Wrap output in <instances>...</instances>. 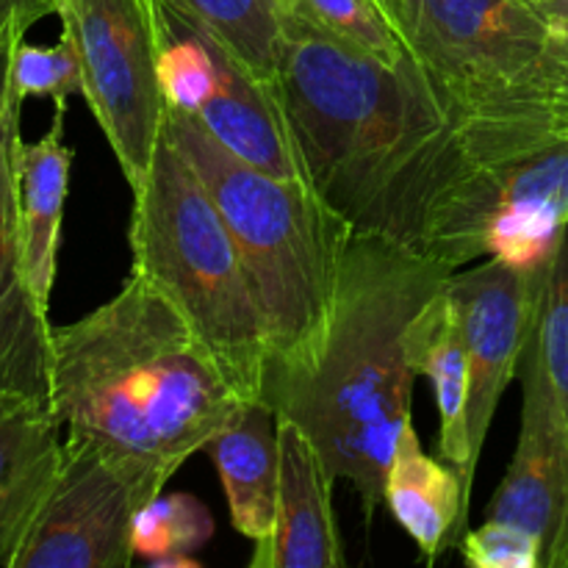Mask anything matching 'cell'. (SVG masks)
<instances>
[{"label":"cell","instance_id":"6da1fadb","mask_svg":"<svg viewBox=\"0 0 568 568\" xmlns=\"http://www.w3.org/2000/svg\"><path fill=\"white\" fill-rule=\"evenodd\" d=\"M283 22L277 103L305 181L355 233L422 253L433 211L464 172V139L419 75Z\"/></svg>","mask_w":568,"mask_h":568},{"label":"cell","instance_id":"7a4b0ae2","mask_svg":"<svg viewBox=\"0 0 568 568\" xmlns=\"http://www.w3.org/2000/svg\"><path fill=\"white\" fill-rule=\"evenodd\" d=\"M50 399L67 433L89 438L159 494L247 403L209 344L139 272L87 316L53 327Z\"/></svg>","mask_w":568,"mask_h":568},{"label":"cell","instance_id":"3957f363","mask_svg":"<svg viewBox=\"0 0 568 568\" xmlns=\"http://www.w3.org/2000/svg\"><path fill=\"white\" fill-rule=\"evenodd\" d=\"M449 275L408 244L353 233L316 353L266 372L264 403L316 444L336 480L353 483L366 521L383 505L388 464L414 422L419 375L405 355V331Z\"/></svg>","mask_w":568,"mask_h":568},{"label":"cell","instance_id":"277c9868","mask_svg":"<svg viewBox=\"0 0 568 568\" xmlns=\"http://www.w3.org/2000/svg\"><path fill=\"white\" fill-rule=\"evenodd\" d=\"M164 136L209 189L236 239L270 322V369L316 353L355 227L308 181L275 178L216 142L194 116L166 105Z\"/></svg>","mask_w":568,"mask_h":568},{"label":"cell","instance_id":"5b68a950","mask_svg":"<svg viewBox=\"0 0 568 568\" xmlns=\"http://www.w3.org/2000/svg\"><path fill=\"white\" fill-rule=\"evenodd\" d=\"M469 159L568 131L547 70L549 26L527 0H381Z\"/></svg>","mask_w":568,"mask_h":568},{"label":"cell","instance_id":"8992f818","mask_svg":"<svg viewBox=\"0 0 568 568\" xmlns=\"http://www.w3.org/2000/svg\"><path fill=\"white\" fill-rule=\"evenodd\" d=\"M128 244L133 272L181 311L239 397L264 399L270 322L258 288L209 189L166 136L133 194Z\"/></svg>","mask_w":568,"mask_h":568},{"label":"cell","instance_id":"52a82bcc","mask_svg":"<svg viewBox=\"0 0 568 568\" xmlns=\"http://www.w3.org/2000/svg\"><path fill=\"white\" fill-rule=\"evenodd\" d=\"M568 225V131L466 161L433 211L422 253L449 270L497 258L538 270Z\"/></svg>","mask_w":568,"mask_h":568},{"label":"cell","instance_id":"ba28073f","mask_svg":"<svg viewBox=\"0 0 568 568\" xmlns=\"http://www.w3.org/2000/svg\"><path fill=\"white\" fill-rule=\"evenodd\" d=\"M55 17L78 50L81 98L136 194L148 181L166 120L153 0H59Z\"/></svg>","mask_w":568,"mask_h":568},{"label":"cell","instance_id":"9c48e42d","mask_svg":"<svg viewBox=\"0 0 568 568\" xmlns=\"http://www.w3.org/2000/svg\"><path fill=\"white\" fill-rule=\"evenodd\" d=\"M161 92L247 164L305 181L277 92L253 75L209 28L153 0Z\"/></svg>","mask_w":568,"mask_h":568},{"label":"cell","instance_id":"30bf717a","mask_svg":"<svg viewBox=\"0 0 568 568\" xmlns=\"http://www.w3.org/2000/svg\"><path fill=\"white\" fill-rule=\"evenodd\" d=\"M155 497L89 438L67 433L59 475L11 568H128L133 521Z\"/></svg>","mask_w":568,"mask_h":568},{"label":"cell","instance_id":"8fae6325","mask_svg":"<svg viewBox=\"0 0 568 568\" xmlns=\"http://www.w3.org/2000/svg\"><path fill=\"white\" fill-rule=\"evenodd\" d=\"M547 264L527 270L491 255L466 272L455 270L447 281V294L458 311L466 355H469L466 427H469L475 466L480 464L499 399L508 383L519 375L521 358L536 331L538 297H541Z\"/></svg>","mask_w":568,"mask_h":568},{"label":"cell","instance_id":"7c38bea8","mask_svg":"<svg viewBox=\"0 0 568 568\" xmlns=\"http://www.w3.org/2000/svg\"><path fill=\"white\" fill-rule=\"evenodd\" d=\"M26 37L0 42V394L50 399V325L28 283L22 250L17 159H20L22 103L11 87V55Z\"/></svg>","mask_w":568,"mask_h":568},{"label":"cell","instance_id":"4fadbf2b","mask_svg":"<svg viewBox=\"0 0 568 568\" xmlns=\"http://www.w3.org/2000/svg\"><path fill=\"white\" fill-rule=\"evenodd\" d=\"M521 375V430L488 519L532 532L544 568H568V422L541 358L527 344Z\"/></svg>","mask_w":568,"mask_h":568},{"label":"cell","instance_id":"5bb4252c","mask_svg":"<svg viewBox=\"0 0 568 568\" xmlns=\"http://www.w3.org/2000/svg\"><path fill=\"white\" fill-rule=\"evenodd\" d=\"M281 488L275 530L255 544L253 568H344V544L333 514V483L316 444L277 416Z\"/></svg>","mask_w":568,"mask_h":568},{"label":"cell","instance_id":"9a60e30c","mask_svg":"<svg viewBox=\"0 0 568 568\" xmlns=\"http://www.w3.org/2000/svg\"><path fill=\"white\" fill-rule=\"evenodd\" d=\"M64 425L42 399L0 394V568H11L64 455Z\"/></svg>","mask_w":568,"mask_h":568},{"label":"cell","instance_id":"2e32d148","mask_svg":"<svg viewBox=\"0 0 568 568\" xmlns=\"http://www.w3.org/2000/svg\"><path fill=\"white\" fill-rule=\"evenodd\" d=\"M405 355L416 375L427 377L438 408V453L464 477L466 497L475 486V460L469 449L466 405H469V355L458 311L447 286L438 288L405 331Z\"/></svg>","mask_w":568,"mask_h":568},{"label":"cell","instance_id":"e0dca14e","mask_svg":"<svg viewBox=\"0 0 568 568\" xmlns=\"http://www.w3.org/2000/svg\"><path fill=\"white\" fill-rule=\"evenodd\" d=\"M383 503L427 560L458 547L469 521L464 477L453 464H442L422 449L414 422L403 427L392 455Z\"/></svg>","mask_w":568,"mask_h":568},{"label":"cell","instance_id":"ac0fdd59","mask_svg":"<svg viewBox=\"0 0 568 568\" xmlns=\"http://www.w3.org/2000/svg\"><path fill=\"white\" fill-rule=\"evenodd\" d=\"M233 530L250 541H264L275 530L281 488V436L277 414L264 399L244 403L236 419L209 442Z\"/></svg>","mask_w":568,"mask_h":568},{"label":"cell","instance_id":"d6986e66","mask_svg":"<svg viewBox=\"0 0 568 568\" xmlns=\"http://www.w3.org/2000/svg\"><path fill=\"white\" fill-rule=\"evenodd\" d=\"M67 109H55L48 133L37 142L20 144L17 159V203H20L22 250L28 283L39 308L50 314V294L59 270L61 222L70 194V172L75 150L64 142Z\"/></svg>","mask_w":568,"mask_h":568},{"label":"cell","instance_id":"ffe728a7","mask_svg":"<svg viewBox=\"0 0 568 568\" xmlns=\"http://www.w3.org/2000/svg\"><path fill=\"white\" fill-rule=\"evenodd\" d=\"M209 28L258 81L275 89L283 22L275 0H164Z\"/></svg>","mask_w":568,"mask_h":568},{"label":"cell","instance_id":"44dd1931","mask_svg":"<svg viewBox=\"0 0 568 568\" xmlns=\"http://www.w3.org/2000/svg\"><path fill=\"white\" fill-rule=\"evenodd\" d=\"M283 17L377 59L392 70L419 75L381 0H275Z\"/></svg>","mask_w":568,"mask_h":568},{"label":"cell","instance_id":"7402d4cb","mask_svg":"<svg viewBox=\"0 0 568 568\" xmlns=\"http://www.w3.org/2000/svg\"><path fill=\"white\" fill-rule=\"evenodd\" d=\"M214 536V519L209 508L192 494L164 491L150 499L133 521V549L148 564L166 555H192Z\"/></svg>","mask_w":568,"mask_h":568},{"label":"cell","instance_id":"603a6c76","mask_svg":"<svg viewBox=\"0 0 568 568\" xmlns=\"http://www.w3.org/2000/svg\"><path fill=\"white\" fill-rule=\"evenodd\" d=\"M532 349L547 369L568 422V225L544 270Z\"/></svg>","mask_w":568,"mask_h":568},{"label":"cell","instance_id":"cb8c5ba5","mask_svg":"<svg viewBox=\"0 0 568 568\" xmlns=\"http://www.w3.org/2000/svg\"><path fill=\"white\" fill-rule=\"evenodd\" d=\"M11 87L20 103L28 98H50L55 109H67L72 94H83L81 61L72 39L64 31L55 44L20 39L11 55Z\"/></svg>","mask_w":568,"mask_h":568},{"label":"cell","instance_id":"d4e9b609","mask_svg":"<svg viewBox=\"0 0 568 568\" xmlns=\"http://www.w3.org/2000/svg\"><path fill=\"white\" fill-rule=\"evenodd\" d=\"M458 547L475 568H544L541 541L508 521L488 519L477 530L464 532Z\"/></svg>","mask_w":568,"mask_h":568},{"label":"cell","instance_id":"484cf974","mask_svg":"<svg viewBox=\"0 0 568 568\" xmlns=\"http://www.w3.org/2000/svg\"><path fill=\"white\" fill-rule=\"evenodd\" d=\"M50 14H59V0H0V42L9 37H26Z\"/></svg>","mask_w":568,"mask_h":568},{"label":"cell","instance_id":"4316f807","mask_svg":"<svg viewBox=\"0 0 568 568\" xmlns=\"http://www.w3.org/2000/svg\"><path fill=\"white\" fill-rule=\"evenodd\" d=\"M547 70L555 87L568 94V31H552L547 44Z\"/></svg>","mask_w":568,"mask_h":568},{"label":"cell","instance_id":"83f0119b","mask_svg":"<svg viewBox=\"0 0 568 568\" xmlns=\"http://www.w3.org/2000/svg\"><path fill=\"white\" fill-rule=\"evenodd\" d=\"M549 26V31H568V0H527Z\"/></svg>","mask_w":568,"mask_h":568},{"label":"cell","instance_id":"f1b7e54d","mask_svg":"<svg viewBox=\"0 0 568 568\" xmlns=\"http://www.w3.org/2000/svg\"><path fill=\"white\" fill-rule=\"evenodd\" d=\"M150 568H203L197 558H192V555H166V558H159L153 560V564H148Z\"/></svg>","mask_w":568,"mask_h":568}]
</instances>
